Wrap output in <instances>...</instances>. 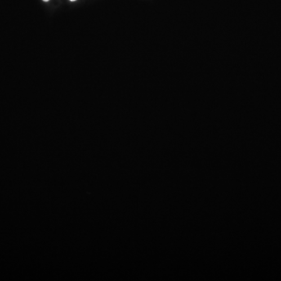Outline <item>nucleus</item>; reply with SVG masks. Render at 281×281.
<instances>
[{
    "label": "nucleus",
    "instance_id": "f257e3e1",
    "mask_svg": "<svg viewBox=\"0 0 281 281\" xmlns=\"http://www.w3.org/2000/svg\"><path fill=\"white\" fill-rule=\"evenodd\" d=\"M42 1H43V2H49L50 0H42Z\"/></svg>",
    "mask_w": 281,
    "mask_h": 281
},
{
    "label": "nucleus",
    "instance_id": "f03ea898",
    "mask_svg": "<svg viewBox=\"0 0 281 281\" xmlns=\"http://www.w3.org/2000/svg\"><path fill=\"white\" fill-rule=\"evenodd\" d=\"M70 1H71V2H74V1H76V0H70Z\"/></svg>",
    "mask_w": 281,
    "mask_h": 281
}]
</instances>
